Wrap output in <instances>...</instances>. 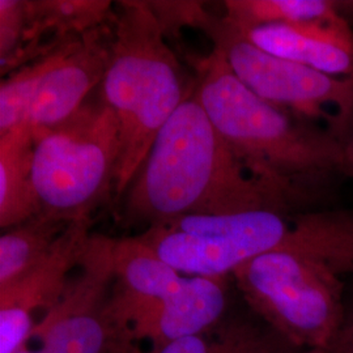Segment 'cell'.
Masks as SVG:
<instances>
[{
    "label": "cell",
    "mask_w": 353,
    "mask_h": 353,
    "mask_svg": "<svg viewBox=\"0 0 353 353\" xmlns=\"http://www.w3.org/2000/svg\"><path fill=\"white\" fill-rule=\"evenodd\" d=\"M75 37L65 39L55 49L13 71L12 75L1 81L0 137L26 123L30 108L45 76L61 62Z\"/></svg>",
    "instance_id": "18"
},
{
    "label": "cell",
    "mask_w": 353,
    "mask_h": 353,
    "mask_svg": "<svg viewBox=\"0 0 353 353\" xmlns=\"http://www.w3.org/2000/svg\"><path fill=\"white\" fill-rule=\"evenodd\" d=\"M70 223L38 214L0 237V290L24 278L52 252Z\"/></svg>",
    "instance_id": "16"
},
{
    "label": "cell",
    "mask_w": 353,
    "mask_h": 353,
    "mask_svg": "<svg viewBox=\"0 0 353 353\" xmlns=\"http://www.w3.org/2000/svg\"><path fill=\"white\" fill-rule=\"evenodd\" d=\"M225 307L224 280L204 276L183 279L172 294L157 303L118 294L109 305L114 327L134 323V335L151 338L154 353L172 341L202 335L221 318Z\"/></svg>",
    "instance_id": "9"
},
{
    "label": "cell",
    "mask_w": 353,
    "mask_h": 353,
    "mask_svg": "<svg viewBox=\"0 0 353 353\" xmlns=\"http://www.w3.org/2000/svg\"><path fill=\"white\" fill-rule=\"evenodd\" d=\"M280 246L316 258L341 278L353 274V210L300 214Z\"/></svg>",
    "instance_id": "14"
},
{
    "label": "cell",
    "mask_w": 353,
    "mask_h": 353,
    "mask_svg": "<svg viewBox=\"0 0 353 353\" xmlns=\"http://www.w3.org/2000/svg\"><path fill=\"white\" fill-rule=\"evenodd\" d=\"M34 138L24 123L0 137V227L11 229L39 214L33 186Z\"/></svg>",
    "instance_id": "13"
},
{
    "label": "cell",
    "mask_w": 353,
    "mask_h": 353,
    "mask_svg": "<svg viewBox=\"0 0 353 353\" xmlns=\"http://www.w3.org/2000/svg\"><path fill=\"white\" fill-rule=\"evenodd\" d=\"M90 219L71 221L49 256L12 285L0 290V309L17 310L33 316V312L55 307L68 287V272L80 265L88 248Z\"/></svg>",
    "instance_id": "12"
},
{
    "label": "cell",
    "mask_w": 353,
    "mask_h": 353,
    "mask_svg": "<svg viewBox=\"0 0 353 353\" xmlns=\"http://www.w3.org/2000/svg\"><path fill=\"white\" fill-rule=\"evenodd\" d=\"M101 26L74 38L61 62L45 76L26 119L32 134L62 123L76 113L108 70L112 38Z\"/></svg>",
    "instance_id": "10"
},
{
    "label": "cell",
    "mask_w": 353,
    "mask_h": 353,
    "mask_svg": "<svg viewBox=\"0 0 353 353\" xmlns=\"http://www.w3.org/2000/svg\"><path fill=\"white\" fill-rule=\"evenodd\" d=\"M245 34L259 49L283 59L327 75L353 77V30L344 17L258 26Z\"/></svg>",
    "instance_id": "11"
},
{
    "label": "cell",
    "mask_w": 353,
    "mask_h": 353,
    "mask_svg": "<svg viewBox=\"0 0 353 353\" xmlns=\"http://www.w3.org/2000/svg\"><path fill=\"white\" fill-rule=\"evenodd\" d=\"M290 221L272 210L188 214L150 225L138 237L178 272L223 279L279 248Z\"/></svg>",
    "instance_id": "7"
},
{
    "label": "cell",
    "mask_w": 353,
    "mask_h": 353,
    "mask_svg": "<svg viewBox=\"0 0 353 353\" xmlns=\"http://www.w3.org/2000/svg\"><path fill=\"white\" fill-rule=\"evenodd\" d=\"M347 328H348V331H350V335H351V338H352L353 341V321H348L347 319Z\"/></svg>",
    "instance_id": "25"
},
{
    "label": "cell",
    "mask_w": 353,
    "mask_h": 353,
    "mask_svg": "<svg viewBox=\"0 0 353 353\" xmlns=\"http://www.w3.org/2000/svg\"><path fill=\"white\" fill-rule=\"evenodd\" d=\"M344 173L353 176V132L344 143Z\"/></svg>",
    "instance_id": "24"
},
{
    "label": "cell",
    "mask_w": 353,
    "mask_h": 353,
    "mask_svg": "<svg viewBox=\"0 0 353 353\" xmlns=\"http://www.w3.org/2000/svg\"><path fill=\"white\" fill-rule=\"evenodd\" d=\"M34 138L33 186L39 214L62 221L89 217L115 183L121 151L117 115L103 100Z\"/></svg>",
    "instance_id": "4"
},
{
    "label": "cell",
    "mask_w": 353,
    "mask_h": 353,
    "mask_svg": "<svg viewBox=\"0 0 353 353\" xmlns=\"http://www.w3.org/2000/svg\"><path fill=\"white\" fill-rule=\"evenodd\" d=\"M225 20L246 33L258 26L334 20L341 16L331 0H228Z\"/></svg>",
    "instance_id": "17"
},
{
    "label": "cell",
    "mask_w": 353,
    "mask_h": 353,
    "mask_svg": "<svg viewBox=\"0 0 353 353\" xmlns=\"http://www.w3.org/2000/svg\"><path fill=\"white\" fill-rule=\"evenodd\" d=\"M112 268L122 287L119 294L145 303L164 300L185 279L139 237L113 240Z\"/></svg>",
    "instance_id": "15"
},
{
    "label": "cell",
    "mask_w": 353,
    "mask_h": 353,
    "mask_svg": "<svg viewBox=\"0 0 353 353\" xmlns=\"http://www.w3.org/2000/svg\"><path fill=\"white\" fill-rule=\"evenodd\" d=\"M157 353H214V344H210L202 335H194L172 341Z\"/></svg>",
    "instance_id": "22"
},
{
    "label": "cell",
    "mask_w": 353,
    "mask_h": 353,
    "mask_svg": "<svg viewBox=\"0 0 353 353\" xmlns=\"http://www.w3.org/2000/svg\"><path fill=\"white\" fill-rule=\"evenodd\" d=\"M113 240L92 237L80 262L81 274L63 297L39 322L32 335L36 353H103L114 338V326L101 300L110 279Z\"/></svg>",
    "instance_id": "8"
},
{
    "label": "cell",
    "mask_w": 353,
    "mask_h": 353,
    "mask_svg": "<svg viewBox=\"0 0 353 353\" xmlns=\"http://www.w3.org/2000/svg\"><path fill=\"white\" fill-rule=\"evenodd\" d=\"M285 207L241 163L191 90L153 141L125 208L130 220L150 227L188 214Z\"/></svg>",
    "instance_id": "1"
},
{
    "label": "cell",
    "mask_w": 353,
    "mask_h": 353,
    "mask_svg": "<svg viewBox=\"0 0 353 353\" xmlns=\"http://www.w3.org/2000/svg\"><path fill=\"white\" fill-rule=\"evenodd\" d=\"M195 93L241 163L285 204L300 183L344 173L339 140L252 93L214 49L201 63Z\"/></svg>",
    "instance_id": "2"
},
{
    "label": "cell",
    "mask_w": 353,
    "mask_h": 353,
    "mask_svg": "<svg viewBox=\"0 0 353 353\" xmlns=\"http://www.w3.org/2000/svg\"><path fill=\"white\" fill-rule=\"evenodd\" d=\"M148 4L165 34L176 32L181 26H192L203 30L212 16L199 1H148Z\"/></svg>",
    "instance_id": "20"
},
{
    "label": "cell",
    "mask_w": 353,
    "mask_h": 353,
    "mask_svg": "<svg viewBox=\"0 0 353 353\" xmlns=\"http://www.w3.org/2000/svg\"><path fill=\"white\" fill-rule=\"evenodd\" d=\"M214 353H270L265 341L248 330L233 331L224 341L214 343Z\"/></svg>",
    "instance_id": "21"
},
{
    "label": "cell",
    "mask_w": 353,
    "mask_h": 353,
    "mask_svg": "<svg viewBox=\"0 0 353 353\" xmlns=\"http://www.w3.org/2000/svg\"><path fill=\"white\" fill-rule=\"evenodd\" d=\"M233 276L252 310L297 348H327L345 327L343 278L307 254L279 246Z\"/></svg>",
    "instance_id": "5"
},
{
    "label": "cell",
    "mask_w": 353,
    "mask_h": 353,
    "mask_svg": "<svg viewBox=\"0 0 353 353\" xmlns=\"http://www.w3.org/2000/svg\"><path fill=\"white\" fill-rule=\"evenodd\" d=\"M233 74L276 106L319 123L344 143L353 132V77H336L255 46L243 32L212 16L203 30Z\"/></svg>",
    "instance_id": "6"
},
{
    "label": "cell",
    "mask_w": 353,
    "mask_h": 353,
    "mask_svg": "<svg viewBox=\"0 0 353 353\" xmlns=\"http://www.w3.org/2000/svg\"><path fill=\"white\" fill-rule=\"evenodd\" d=\"M347 325V323H345ZM305 353H353V341L347 326L343 330L339 339L327 348L309 350Z\"/></svg>",
    "instance_id": "23"
},
{
    "label": "cell",
    "mask_w": 353,
    "mask_h": 353,
    "mask_svg": "<svg viewBox=\"0 0 353 353\" xmlns=\"http://www.w3.org/2000/svg\"><path fill=\"white\" fill-rule=\"evenodd\" d=\"M26 26V1L0 0V58L1 71L20 50Z\"/></svg>",
    "instance_id": "19"
},
{
    "label": "cell",
    "mask_w": 353,
    "mask_h": 353,
    "mask_svg": "<svg viewBox=\"0 0 353 353\" xmlns=\"http://www.w3.org/2000/svg\"><path fill=\"white\" fill-rule=\"evenodd\" d=\"M191 90L148 1H121L102 100L119 123L114 194H126L159 132Z\"/></svg>",
    "instance_id": "3"
}]
</instances>
